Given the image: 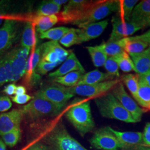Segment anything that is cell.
<instances>
[{
  "mask_svg": "<svg viewBox=\"0 0 150 150\" xmlns=\"http://www.w3.org/2000/svg\"><path fill=\"white\" fill-rule=\"evenodd\" d=\"M67 119L82 137L91 132L95 127L91 113L90 102L77 98L65 113Z\"/></svg>",
  "mask_w": 150,
  "mask_h": 150,
  "instance_id": "cell-1",
  "label": "cell"
},
{
  "mask_svg": "<svg viewBox=\"0 0 150 150\" xmlns=\"http://www.w3.org/2000/svg\"><path fill=\"white\" fill-rule=\"evenodd\" d=\"M42 139L50 150H88L70 134L61 121L51 126Z\"/></svg>",
  "mask_w": 150,
  "mask_h": 150,
  "instance_id": "cell-2",
  "label": "cell"
},
{
  "mask_svg": "<svg viewBox=\"0 0 150 150\" xmlns=\"http://www.w3.org/2000/svg\"><path fill=\"white\" fill-rule=\"evenodd\" d=\"M95 102L100 114L104 117L115 119L127 123L136 122L111 92L96 97Z\"/></svg>",
  "mask_w": 150,
  "mask_h": 150,
  "instance_id": "cell-3",
  "label": "cell"
},
{
  "mask_svg": "<svg viewBox=\"0 0 150 150\" xmlns=\"http://www.w3.org/2000/svg\"><path fill=\"white\" fill-rule=\"evenodd\" d=\"M118 1H97L80 18L73 22L74 25L81 28L99 22L113 12L118 11Z\"/></svg>",
  "mask_w": 150,
  "mask_h": 150,
  "instance_id": "cell-4",
  "label": "cell"
},
{
  "mask_svg": "<svg viewBox=\"0 0 150 150\" xmlns=\"http://www.w3.org/2000/svg\"><path fill=\"white\" fill-rule=\"evenodd\" d=\"M27 118L32 121L58 115L61 110L53 103L40 97H33L29 103L20 108Z\"/></svg>",
  "mask_w": 150,
  "mask_h": 150,
  "instance_id": "cell-5",
  "label": "cell"
},
{
  "mask_svg": "<svg viewBox=\"0 0 150 150\" xmlns=\"http://www.w3.org/2000/svg\"><path fill=\"white\" fill-rule=\"evenodd\" d=\"M30 50L20 46L7 52L10 68V82H17L25 75Z\"/></svg>",
  "mask_w": 150,
  "mask_h": 150,
  "instance_id": "cell-6",
  "label": "cell"
},
{
  "mask_svg": "<svg viewBox=\"0 0 150 150\" xmlns=\"http://www.w3.org/2000/svg\"><path fill=\"white\" fill-rule=\"evenodd\" d=\"M20 36V23L16 19L6 18L0 28V57L10 50Z\"/></svg>",
  "mask_w": 150,
  "mask_h": 150,
  "instance_id": "cell-7",
  "label": "cell"
},
{
  "mask_svg": "<svg viewBox=\"0 0 150 150\" xmlns=\"http://www.w3.org/2000/svg\"><path fill=\"white\" fill-rule=\"evenodd\" d=\"M121 81L120 79H115L91 85H79L73 87H66V89L74 96L77 95L90 98H96L111 91Z\"/></svg>",
  "mask_w": 150,
  "mask_h": 150,
  "instance_id": "cell-8",
  "label": "cell"
},
{
  "mask_svg": "<svg viewBox=\"0 0 150 150\" xmlns=\"http://www.w3.org/2000/svg\"><path fill=\"white\" fill-rule=\"evenodd\" d=\"M47 100L62 110L67 103L74 95L67 90L66 87L61 86H47L38 91L35 95Z\"/></svg>",
  "mask_w": 150,
  "mask_h": 150,
  "instance_id": "cell-9",
  "label": "cell"
},
{
  "mask_svg": "<svg viewBox=\"0 0 150 150\" xmlns=\"http://www.w3.org/2000/svg\"><path fill=\"white\" fill-rule=\"evenodd\" d=\"M93 148L100 150H119L121 146L110 127H103L97 129L90 139Z\"/></svg>",
  "mask_w": 150,
  "mask_h": 150,
  "instance_id": "cell-10",
  "label": "cell"
},
{
  "mask_svg": "<svg viewBox=\"0 0 150 150\" xmlns=\"http://www.w3.org/2000/svg\"><path fill=\"white\" fill-rule=\"evenodd\" d=\"M111 92L121 103L125 110L129 112L136 122L141 121L144 110L139 107L131 97L129 96L121 82H120L115 86L111 90Z\"/></svg>",
  "mask_w": 150,
  "mask_h": 150,
  "instance_id": "cell-11",
  "label": "cell"
},
{
  "mask_svg": "<svg viewBox=\"0 0 150 150\" xmlns=\"http://www.w3.org/2000/svg\"><path fill=\"white\" fill-rule=\"evenodd\" d=\"M94 1L71 0L64 6L61 14V21L64 23H72L80 18L93 5Z\"/></svg>",
  "mask_w": 150,
  "mask_h": 150,
  "instance_id": "cell-12",
  "label": "cell"
},
{
  "mask_svg": "<svg viewBox=\"0 0 150 150\" xmlns=\"http://www.w3.org/2000/svg\"><path fill=\"white\" fill-rule=\"evenodd\" d=\"M112 30L108 40L109 42L116 41L124 38H128L142 28L130 22L125 21L120 16H113L112 18Z\"/></svg>",
  "mask_w": 150,
  "mask_h": 150,
  "instance_id": "cell-13",
  "label": "cell"
},
{
  "mask_svg": "<svg viewBox=\"0 0 150 150\" xmlns=\"http://www.w3.org/2000/svg\"><path fill=\"white\" fill-rule=\"evenodd\" d=\"M24 117L21 110L13 109L8 112L0 115V136L4 134L20 127Z\"/></svg>",
  "mask_w": 150,
  "mask_h": 150,
  "instance_id": "cell-14",
  "label": "cell"
},
{
  "mask_svg": "<svg viewBox=\"0 0 150 150\" xmlns=\"http://www.w3.org/2000/svg\"><path fill=\"white\" fill-rule=\"evenodd\" d=\"M108 25L107 20L87 25L76 29L79 44L85 42L99 37Z\"/></svg>",
  "mask_w": 150,
  "mask_h": 150,
  "instance_id": "cell-15",
  "label": "cell"
},
{
  "mask_svg": "<svg viewBox=\"0 0 150 150\" xmlns=\"http://www.w3.org/2000/svg\"><path fill=\"white\" fill-rule=\"evenodd\" d=\"M41 46L37 47L28 56L25 72V81L29 86H33L38 83L40 80V75H38L36 69L41 60Z\"/></svg>",
  "mask_w": 150,
  "mask_h": 150,
  "instance_id": "cell-16",
  "label": "cell"
},
{
  "mask_svg": "<svg viewBox=\"0 0 150 150\" xmlns=\"http://www.w3.org/2000/svg\"><path fill=\"white\" fill-rule=\"evenodd\" d=\"M150 20V0L142 1L134 7L129 22L143 28L147 26Z\"/></svg>",
  "mask_w": 150,
  "mask_h": 150,
  "instance_id": "cell-17",
  "label": "cell"
},
{
  "mask_svg": "<svg viewBox=\"0 0 150 150\" xmlns=\"http://www.w3.org/2000/svg\"><path fill=\"white\" fill-rule=\"evenodd\" d=\"M77 71L83 73L85 72L84 67L77 58L75 53L71 52L59 68L53 72L49 74L48 77L54 79Z\"/></svg>",
  "mask_w": 150,
  "mask_h": 150,
  "instance_id": "cell-18",
  "label": "cell"
},
{
  "mask_svg": "<svg viewBox=\"0 0 150 150\" xmlns=\"http://www.w3.org/2000/svg\"><path fill=\"white\" fill-rule=\"evenodd\" d=\"M121 146V149L138 145H142L143 134L140 132H120L110 127Z\"/></svg>",
  "mask_w": 150,
  "mask_h": 150,
  "instance_id": "cell-19",
  "label": "cell"
},
{
  "mask_svg": "<svg viewBox=\"0 0 150 150\" xmlns=\"http://www.w3.org/2000/svg\"><path fill=\"white\" fill-rule=\"evenodd\" d=\"M114 79L115 77L108 73H103L98 70H95L82 75L77 86L91 85Z\"/></svg>",
  "mask_w": 150,
  "mask_h": 150,
  "instance_id": "cell-20",
  "label": "cell"
},
{
  "mask_svg": "<svg viewBox=\"0 0 150 150\" xmlns=\"http://www.w3.org/2000/svg\"><path fill=\"white\" fill-rule=\"evenodd\" d=\"M137 74H143L150 70V47L142 52L130 55Z\"/></svg>",
  "mask_w": 150,
  "mask_h": 150,
  "instance_id": "cell-21",
  "label": "cell"
},
{
  "mask_svg": "<svg viewBox=\"0 0 150 150\" xmlns=\"http://www.w3.org/2000/svg\"><path fill=\"white\" fill-rule=\"evenodd\" d=\"M35 25L31 22H26L21 39V46L32 48L37 43L38 39L35 31Z\"/></svg>",
  "mask_w": 150,
  "mask_h": 150,
  "instance_id": "cell-22",
  "label": "cell"
},
{
  "mask_svg": "<svg viewBox=\"0 0 150 150\" xmlns=\"http://www.w3.org/2000/svg\"><path fill=\"white\" fill-rule=\"evenodd\" d=\"M59 17L56 15L50 16H35L33 20L36 31L40 34L48 31L59 21Z\"/></svg>",
  "mask_w": 150,
  "mask_h": 150,
  "instance_id": "cell-23",
  "label": "cell"
},
{
  "mask_svg": "<svg viewBox=\"0 0 150 150\" xmlns=\"http://www.w3.org/2000/svg\"><path fill=\"white\" fill-rule=\"evenodd\" d=\"M148 47L149 45L147 43L139 39L137 36L125 38L124 51L129 55L139 54Z\"/></svg>",
  "mask_w": 150,
  "mask_h": 150,
  "instance_id": "cell-24",
  "label": "cell"
},
{
  "mask_svg": "<svg viewBox=\"0 0 150 150\" xmlns=\"http://www.w3.org/2000/svg\"><path fill=\"white\" fill-rule=\"evenodd\" d=\"M86 48L95 67H99L104 66L108 59V56L103 50L101 45L96 46H88Z\"/></svg>",
  "mask_w": 150,
  "mask_h": 150,
  "instance_id": "cell-25",
  "label": "cell"
},
{
  "mask_svg": "<svg viewBox=\"0 0 150 150\" xmlns=\"http://www.w3.org/2000/svg\"><path fill=\"white\" fill-rule=\"evenodd\" d=\"M85 73L81 71H74L63 76L54 79V81L66 87H73L77 86L82 75Z\"/></svg>",
  "mask_w": 150,
  "mask_h": 150,
  "instance_id": "cell-26",
  "label": "cell"
},
{
  "mask_svg": "<svg viewBox=\"0 0 150 150\" xmlns=\"http://www.w3.org/2000/svg\"><path fill=\"white\" fill-rule=\"evenodd\" d=\"M101 45L107 56L115 57L125 51V38L116 41H107V42H103Z\"/></svg>",
  "mask_w": 150,
  "mask_h": 150,
  "instance_id": "cell-27",
  "label": "cell"
},
{
  "mask_svg": "<svg viewBox=\"0 0 150 150\" xmlns=\"http://www.w3.org/2000/svg\"><path fill=\"white\" fill-rule=\"evenodd\" d=\"M142 107L150 110V87L139 81V89L134 98Z\"/></svg>",
  "mask_w": 150,
  "mask_h": 150,
  "instance_id": "cell-28",
  "label": "cell"
},
{
  "mask_svg": "<svg viewBox=\"0 0 150 150\" xmlns=\"http://www.w3.org/2000/svg\"><path fill=\"white\" fill-rule=\"evenodd\" d=\"M61 6L57 5L52 1H43L36 11V16H50L56 15L61 10Z\"/></svg>",
  "mask_w": 150,
  "mask_h": 150,
  "instance_id": "cell-29",
  "label": "cell"
},
{
  "mask_svg": "<svg viewBox=\"0 0 150 150\" xmlns=\"http://www.w3.org/2000/svg\"><path fill=\"white\" fill-rule=\"evenodd\" d=\"M114 58L118 64V67L124 72L128 73L132 71L136 72L132 60L129 54L125 51L115 56Z\"/></svg>",
  "mask_w": 150,
  "mask_h": 150,
  "instance_id": "cell-30",
  "label": "cell"
},
{
  "mask_svg": "<svg viewBox=\"0 0 150 150\" xmlns=\"http://www.w3.org/2000/svg\"><path fill=\"white\" fill-rule=\"evenodd\" d=\"M138 2L137 0L118 1V10L120 17L125 21H129L131 13L134 6Z\"/></svg>",
  "mask_w": 150,
  "mask_h": 150,
  "instance_id": "cell-31",
  "label": "cell"
},
{
  "mask_svg": "<svg viewBox=\"0 0 150 150\" xmlns=\"http://www.w3.org/2000/svg\"><path fill=\"white\" fill-rule=\"evenodd\" d=\"M69 30V28L64 26L52 28L46 32L40 33V38L42 39H48L51 41H58Z\"/></svg>",
  "mask_w": 150,
  "mask_h": 150,
  "instance_id": "cell-32",
  "label": "cell"
},
{
  "mask_svg": "<svg viewBox=\"0 0 150 150\" xmlns=\"http://www.w3.org/2000/svg\"><path fill=\"white\" fill-rule=\"evenodd\" d=\"M10 82V68L7 52L0 57V87Z\"/></svg>",
  "mask_w": 150,
  "mask_h": 150,
  "instance_id": "cell-33",
  "label": "cell"
},
{
  "mask_svg": "<svg viewBox=\"0 0 150 150\" xmlns=\"http://www.w3.org/2000/svg\"><path fill=\"white\" fill-rule=\"evenodd\" d=\"M121 80L123 81L132 96L135 98L139 86V75L137 74L123 75L121 77Z\"/></svg>",
  "mask_w": 150,
  "mask_h": 150,
  "instance_id": "cell-34",
  "label": "cell"
},
{
  "mask_svg": "<svg viewBox=\"0 0 150 150\" xmlns=\"http://www.w3.org/2000/svg\"><path fill=\"white\" fill-rule=\"evenodd\" d=\"M21 136V130L19 127L2 136V139L6 145L13 147L19 142Z\"/></svg>",
  "mask_w": 150,
  "mask_h": 150,
  "instance_id": "cell-35",
  "label": "cell"
},
{
  "mask_svg": "<svg viewBox=\"0 0 150 150\" xmlns=\"http://www.w3.org/2000/svg\"><path fill=\"white\" fill-rule=\"evenodd\" d=\"M59 42L66 47H70L74 45L79 44L76 29L70 28V30L59 40Z\"/></svg>",
  "mask_w": 150,
  "mask_h": 150,
  "instance_id": "cell-36",
  "label": "cell"
},
{
  "mask_svg": "<svg viewBox=\"0 0 150 150\" xmlns=\"http://www.w3.org/2000/svg\"><path fill=\"white\" fill-rule=\"evenodd\" d=\"M61 64V62L50 63L41 59L37 66L36 72L38 75H46L48 72L53 70L54 68H55Z\"/></svg>",
  "mask_w": 150,
  "mask_h": 150,
  "instance_id": "cell-37",
  "label": "cell"
},
{
  "mask_svg": "<svg viewBox=\"0 0 150 150\" xmlns=\"http://www.w3.org/2000/svg\"><path fill=\"white\" fill-rule=\"evenodd\" d=\"M107 73L114 76L115 77H120V73L118 71V64H117L114 57H110L107 59L103 66Z\"/></svg>",
  "mask_w": 150,
  "mask_h": 150,
  "instance_id": "cell-38",
  "label": "cell"
},
{
  "mask_svg": "<svg viewBox=\"0 0 150 150\" xmlns=\"http://www.w3.org/2000/svg\"><path fill=\"white\" fill-rule=\"evenodd\" d=\"M12 106L11 99L6 96H0V112H5Z\"/></svg>",
  "mask_w": 150,
  "mask_h": 150,
  "instance_id": "cell-39",
  "label": "cell"
},
{
  "mask_svg": "<svg viewBox=\"0 0 150 150\" xmlns=\"http://www.w3.org/2000/svg\"><path fill=\"white\" fill-rule=\"evenodd\" d=\"M33 98V97L27 94H24L21 95H16L15 96L11 97L12 101L18 105L26 104Z\"/></svg>",
  "mask_w": 150,
  "mask_h": 150,
  "instance_id": "cell-40",
  "label": "cell"
},
{
  "mask_svg": "<svg viewBox=\"0 0 150 150\" xmlns=\"http://www.w3.org/2000/svg\"><path fill=\"white\" fill-rule=\"evenodd\" d=\"M143 134L142 145L150 147V122L146 123Z\"/></svg>",
  "mask_w": 150,
  "mask_h": 150,
  "instance_id": "cell-41",
  "label": "cell"
},
{
  "mask_svg": "<svg viewBox=\"0 0 150 150\" xmlns=\"http://www.w3.org/2000/svg\"><path fill=\"white\" fill-rule=\"evenodd\" d=\"M8 8V2L6 1H1L0 2V25L3 21L6 13Z\"/></svg>",
  "mask_w": 150,
  "mask_h": 150,
  "instance_id": "cell-42",
  "label": "cell"
},
{
  "mask_svg": "<svg viewBox=\"0 0 150 150\" xmlns=\"http://www.w3.org/2000/svg\"><path fill=\"white\" fill-rule=\"evenodd\" d=\"M27 150H50L47 146L41 141L36 142L31 145Z\"/></svg>",
  "mask_w": 150,
  "mask_h": 150,
  "instance_id": "cell-43",
  "label": "cell"
},
{
  "mask_svg": "<svg viewBox=\"0 0 150 150\" xmlns=\"http://www.w3.org/2000/svg\"><path fill=\"white\" fill-rule=\"evenodd\" d=\"M139 81L150 87V70L145 74L139 75Z\"/></svg>",
  "mask_w": 150,
  "mask_h": 150,
  "instance_id": "cell-44",
  "label": "cell"
},
{
  "mask_svg": "<svg viewBox=\"0 0 150 150\" xmlns=\"http://www.w3.org/2000/svg\"><path fill=\"white\" fill-rule=\"evenodd\" d=\"M16 86L14 83H10L6 86L4 88V92L5 93L6 95L8 96H12L15 93Z\"/></svg>",
  "mask_w": 150,
  "mask_h": 150,
  "instance_id": "cell-45",
  "label": "cell"
},
{
  "mask_svg": "<svg viewBox=\"0 0 150 150\" xmlns=\"http://www.w3.org/2000/svg\"><path fill=\"white\" fill-rule=\"evenodd\" d=\"M139 39L143 40L145 42L147 43L149 45V47H150V30L144 33V34L141 35L137 36Z\"/></svg>",
  "mask_w": 150,
  "mask_h": 150,
  "instance_id": "cell-46",
  "label": "cell"
},
{
  "mask_svg": "<svg viewBox=\"0 0 150 150\" xmlns=\"http://www.w3.org/2000/svg\"><path fill=\"white\" fill-rule=\"evenodd\" d=\"M122 150H150V147L142 146V145H138V146L126 147V148L122 149Z\"/></svg>",
  "mask_w": 150,
  "mask_h": 150,
  "instance_id": "cell-47",
  "label": "cell"
},
{
  "mask_svg": "<svg viewBox=\"0 0 150 150\" xmlns=\"http://www.w3.org/2000/svg\"><path fill=\"white\" fill-rule=\"evenodd\" d=\"M26 88L25 87L23 86H16V90H15V95H21L26 94Z\"/></svg>",
  "mask_w": 150,
  "mask_h": 150,
  "instance_id": "cell-48",
  "label": "cell"
},
{
  "mask_svg": "<svg viewBox=\"0 0 150 150\" xmlns=\"http://www.w3.org/2000/svg\"><path fill=\"white\" fill-rule=\"evenodd\" d=\"M52 1L55 4L59 6L65 4H67L69 2V1L67 0H52Z\"/></svg>",
  "mask_w": 150,
  "mask_h": 150,
  "instance_id": "cell-49",
  "label": "cell"
},
{
  "mask_svg": "<svg viewBox=\"0 0 150 150\" xmlns=\"http://www.w3.org/2000/svg\"><path fill=\"white\" fill-rule=\"evenodd\" d=\"M0 150H6V145L1 139H0Z\"/></svg>",
  "mask_w": 150,
  "mask_h": 150,
  "instance_id": "cell-50",
  "label": "cell"
},
{
  "mask_svg": "<svg viewBox=\"0 0 150 150\" xmlns=\"http://www.w3.org/2000/svg\"><path fill=\"white\" fill-rule=\"evenodd\" d=\"M150 26V21L149 22V23H148V25H147V26Z\"/></svg>",
  "mask_w": 150,
  "mask_h": 150,
  "instance_id": "cell-51",
  "label": "cell"
}]
</instances>
